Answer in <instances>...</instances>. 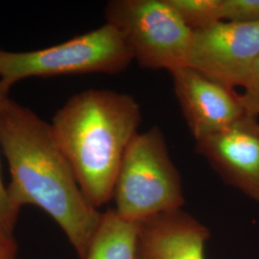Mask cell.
<instances>
[{
  "label": "cell",
  "mask_w": 259,
  "mask_h": 259,
  "mask_svg": "<svg viewBox=\"0 0 259 259\" xmlns=\"http://www.w3.org/2000/svg\"><path fill=\"white\" fill-rule=\"evenodd\" d=\"M112 198L116 213L135 223L179 209L185 204L182 179L157 126L138 133L130 142Z\"/></svg>",
  "instance_id": "3957f363"
},
{
  "label": "cell",
  "mask_w": 259,
  "mask_h": 259,
  "mask_svg": "<svg viewBox=\"0 0 259 259\" xmlns=\"http://www.w3.org/2000/svg\"><path fill=\"white\" fill-rule=\"evenodd\" d=\"M240 99L246 114L257 118L259 116V58L252 66L250 76L243 88Z\"/></svg>",
  "instance_id": "5bb4252c"
},
{
  "label": "cell",
  "mask_w": 259,
  "mask_h": 259,
  "mask_svg": "<svg viewBox=\"0 0 259 259\" xmlns=\"http://www.w3.org/2000/svg\"><path fill=\"white\" fill-rule=\"evenodd\" d=\"M18 244L15 236L0 235V259H17Z\"/></svg>",
  "instance_id": "9a60e30c"
},
{
  "label": "cell",
  "mask_w": 259,
  "mask_h": 259,
  "mask_svg": "<svg viewBox=\"0 0 259 259\" xmlns=\"http://www.w3.org/2000/svg\"><path fill=\"white\" fill-rule=\"evenodd\" d=\"M0 147L9 164L12 204L49 214L85 258L102 213L84 197L51 125L8 97L0 110Z\"/></svg>",
  "instance_id": "6da1fadb"
},
{
  "label": "cell",
  "mask_w": 259,
  "mask_h": 259,
  "mask_svg": "<svg viewBox=\"0 0 259 259\" xmlns=\"http://www.w3.org/2000/svg\"><path fill=\"white\" fill-rule=\"evenodd\" d=\"M222 21L259 23V0H222Z\"/></svg>",
  "instance_id": "4fadbf2b"
},
{
  "label": "cell",
  "mask_w": 259,
  "mask_h": 259,
  "mask_svg": "<svg viewBox=\"0 0 259 259\" xmlns=\"http://www.w3.org/2000/svg\"><path fill=\"white\" fill-rule=\"evenodd\" d=\"M105 17L140 66L170 73L186 66L192 30L168 0H112Z\"/></svg>",
  "instance_id": "5b68a950"
},
{
  "label": "cell",
  "mask_w": 259,
  "mask_h": 259,
  "mask_svg": "<svg viewBox=\"0 0 259 259\" xmlns=\"http://www.w3.org/2000/svg\"><path fill=\"white\" fill-rule=\"evenodd\" d=\"M138 225L121 218L114 209L102 213L84 259H136Z\"/></svg>",
  "instance_id": "30bf717a"
},
{
  "label": "cell",
  "mask_w": 259,
  "mask_h": 259,
  "mask_svg": "<svg viewBox=\"0 0 259 259\" xmlns=\"http://www.w3.org/2000/svg\"><path fill=\"white\" fill-rule=\"evenodd\" d=\"M259 58V23L219 21L192 31L186 66L234 90L244 88Z\"/></svg>",
  "instance_id": "8992f818"
},
{
  "label": "cell",
  "mask_w": 259,
  "mask_h": 259,
  "mask_svg": "<svg viewBox=\"0 0 259 259\" xmlns=\"http://www.w3.org/2000/svg\"><path fill=\"white\" fill-rule=\"evenodd\" d=\"M12 87L11 83L0 80V110L4 101L9 97ZM19 213V209L10 200L8 190L3 184L0 171V235L14 236Z\"/></svg>",
  "instance_id": "7c38bea8"
},
{
  "label": "cell",
  "mask_w": 259,
  "mask_h": 259,
  "mask_svg": "<svg viewBox=\"0 0 259 259\" xmlns=\"http://www.w3.org/2000/svg\"><path fill=\"white\" fill-rule=\"evenodd\" d=\"M192 31L222 21V0H168Z\"/></svg>",
  "instance_id": "8fae6325"
},
{
  "label": "cell",
  "mask_w": 259,
  "mask_h": 259,
  "mask_svg": "<svg viewBox=\"0 0 259 259\" xmlns=\"http://www.w3.org/2000/svg\"><path fill=\"white\" fill-rule=\"evenodd\" d=\"M199 154L223 180L259 204V122L245 114L232 125L196 141Z\"/></svg>",
  "instance_id": "52a82bcc"
},
{
  "label": "cell",
  "mask_w": 259,
  "mask_h": 259,
  "mask_svg": "<svg viewBox=\"0 0 259 259\" xmlns=\"http://www.w3.org/2000/svg\"><path fill=\"white\" fill-rule=\"evenodd\" d=\"M133 55L120 33L109 23L54 47L27 52L0 50V80L14 83L30 77L118 74Z\"/></svg>",
  "instance_id": "277c9868"
},
{
  "label": "cell",
  "mask_w": 259,
  "mask_h": 259,
  "mask_svg": "<svg viewBox=\"0 0 259 259\" xmlns=\"http://www.w3.org/2000/svg\"><path fill=\"white\" fill-rule=\"evenodd\" d=\"M0 50H1V48H0Z\"/></svg>",
  "instance_id": "2e32d148"
},
{
  "label": "cell",
  "mask_w": 259,
  "mask_h": 259,
  "mask_svg": "<svg viewBox=\"0 0 259 259\" xmlns=\"http://www.w3.org/2000/svg\"><path fill=\"white\" fill-rule=\"evenodd\" d=\"M210 233L181 208L139 223L136 259H204Z\"/></svg>",
  "instance_id": "9c48e42d"
},
{
  "label": "cell",
  "mask_w": 259,
  "mask_h": 259,
  "mask_svg": "<svg viewBox=\"0 0 259 259\" xmlns=\"http://www.w3.org/2000/svg\"><path fill=\"white\" fill-rule=\"evenodd\" d=\"M140 122L138 101L109 90L77 93L56 112L50 124L54 137L96 209L112 199L122 158Z\"/></svg>",
  "instance_id": "7a4b0ae2"
},
{
  "label": "cell",
  "mask_w": 259,
  "mask_h": 259,
  "mask_svg": "<svg viewBox=\"0 0 259 259\" xmlns=\"http://www.w3.org/2000/svg\"><path fill=\"white\" fill-rule=\"evenodd\" d=\"M174 92L195 141L232 125L246 114L240 94L184 66L171 72Z\"/></svg>",
  "instance_id": "ba28073f"
}]
</instances>
